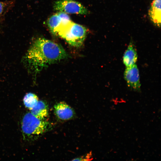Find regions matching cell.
<instances>
[{
	"label": "cell",
	"instance_id": "obj_1",
	"mask_svg": "<svg viewBox=\"0 0 161 161\" xmlns=\"http://www.w3.org/2000/svg\"><path fill=\"white\" fill-rule=\"evenodd\" d=\"M68 55L60 45L44 38H37L28 50L25 59L35 71H39L52 63L67 58Z\"/></svg>",
	"mask_w": 161,
	"mask_h": 161
},
{
	"label": "cell",
	"instance_id": "obj_2",
	"mask_svg": "<svg viewBox=\"0 0 161 161\" xmlns=\"http://www.w3.org/2000/svg\"><path fill=\"white\" fill-rule=\"evenodd\" d=\"M87 30L84 26L71 21L62 26L56 35L62 38L69 44L75 47H80L86 37Z\"/></svg>",
	"mask_w": 161,
	"mask_h": 161
},
{
	"label": "cell",
	"instance_id": "obj_3",
	"mask_svg": "<svg viewBox=\"0 0 161 161\" xmlns=\"http://www.w3.org/2000/svg\"><path fill=\"white\" fill-rule=\"evenodd\" d=\"M47 122L44 120H40L28 112L23 117L21 129L24 134L30 136L43 133L47 130Z\"/></svg>",
	"mask_w": 161,
	"mask_h": 161
},
{
	"label": "cell",
	"instance_id": "obj_4",
	"mask_svg": "<svg viewBox=\"0 0 161 161\" xmlns=\"http://www.w3.org/2000/svg\"><path fill=\"white\" fill-rule=\"evenodd\" d=\"M56 10L66 13L87 14V9L80 3L72 0H58L53 5Z\"/></svg>",
	"mask_w": 161,
	"mask_h": 161
},
{
	"label": "cell",
	"instance_id": "obj_5",
	"mask_svg": "<svg viewBox=\"0 0 161 161\" xmlns=\"http://www.w3.org/2000/svg\"><path fill=\"white\" fill-rule=\"evenodd\" d=\"M124 76L129 87L135 91H140V84L139 73L136 64L126 67L124 72Z\"/></svg>",
	"mask_w": 161,
	"mask_h": 161
},
{
	"label": "cell",
	"instance_id": "obj_6",
	"mask_svg": "<svg viewBox=\"0 0 161 161\" xmlns=\"http://www.w3.org/2000/svg\"><path fill=\"white\" fill-rule=\"evenodd\" d=\"M71 21L70 18L61 16L57 13L51 16L48 19L47 25L51 33L56 35L59 29L63 26Z\"/></svg>",
	"mask_w": 161,
	"mask_h": 161
},
{
	"label": "cell",
	"instance_id": "obj_7",
	"mask_svg": "<svg viewBox=\"0 0 161 161\" xmlns=\"http://www.w3.org/2000/svg\"><path fill=\"white\" fill-rule=\"evenodd\" d=\"M54 112L56 117L62 120L70 119L74 116L75 112L73 109L64 102H60L54 106Z\"/></svg>",
	"mask_w": 161,
	"mask_h": 161
},
{
	"label": "cell",
	"instance_id": "obj_8",
	"mask_svg": "<svg viewBox=\"0 0 161 161\" xmlns=\"http://www.w3.org/2000/svg\"><path fill=\"white\" fill-rule=\"evenodd\" d=\"M161 0H154L149 10L151 20L156 25L160 27L161 20Z\"/></svg>",
	"mask_w": 161,
	"mask_h": 161
},
{
	"label": "cell",
	"instance_id": "obj_9",
	"mask_svg": "<svg viewBox=\"0 0 161 161\" xmlns=\"http://www.w3.org/2000/svg\"><path fill=\"white\" fill-rule=\"evenodd\" d=\"M137 58L135 47L133 43H130L123 55V63L126 67H129L135 64Z\"/></svg>",
	"mask_w": 161,
	"mask_h": 161
},
{
	"label": "cell",
	"instance_id": "obj_10",
	"mask_svg": "<svg viewBox=\"0 0 161 161\" xmlns=\"http://www.w3.org/2000/svg\"><path fill=\"white\" fill-rule=\"evenodd\" d=\"M30 110L32 115L41 120H44L48 115V106L43 101H38L36 106Z\"/></svg>",
	"mask_w": 161,
	"mask_h": 161
},
{
	"label": "cell",
	"instance_id": "obj_11",
	"mask_svg": "<svg viewBox=\"0 0 161 161\" xmlns=\"http://www.w3.org/2000/svg\"><path fill=\"white\" fill-rule=\"evenodd\" d=\"M38 99L35 94L31 93L27 94L23 99V102L25 107L30 110L37 105Z\"/></svg>",
	"mask_w": 161,
	"mask_h": 161
},
{
	"label": "cell",
	"instance_id": "obj_12",
	"mask_svg": "<svg viewBox=\"0 0 161 161\" xmlns=\"http://www.w3.org/2000/svg\"><path fill=\"white\" fill-rule=\"evenodd\" d=\"M14 4L13 1H0V19L12 8Z\"/></svg>",
	"mask_w": 161,
	"mask_h": 161
}]
</instances>
